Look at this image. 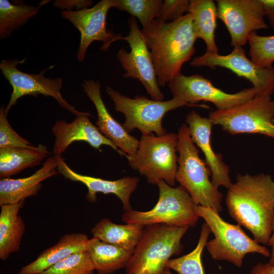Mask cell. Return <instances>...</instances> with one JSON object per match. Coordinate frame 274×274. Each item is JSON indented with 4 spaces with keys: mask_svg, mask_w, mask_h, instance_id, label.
Wrapping results in <instances>:
<instances>
[{
    "mask_svg": "<svg viewBox=\"0 0 274 274\" xmlns=\"http://www.w3.org/2000/svg\"><path fill=\"white\" fill-rule=\"evenodd\" d=\"M225 203L238 225L250 231L258 243L268 245L274 223V181L270 175L238 174L228 189Z\"/></svg>",
    "mask_w": 274,
    "mask_h": 274,
    "instance_id": "cell-1",
    "label": "cell"
},
{
    "mask_svg": "<svg viewBox=\"0 0 274 274\" xmlns=\"http://www.w3.org/2000/svg\"><path fill=\"white\" fill-rule=\"evenodd\" d=\"M141 32L149 49L157 83L164 87L181 75L183 65L195 53L196 37L191 15L170 22L154 19Z\"/></svg>",
    "mask_w": 274,
    "mask_h": 274,
    "instance_id": "cell-2",
    "label": "cell"
},
{
    "mask_svg": "<svg viewBox=\"0 0 274 274\" xmlns=\"http://www.w3.org/2000/svg\"><path fill=\"white\" fill-rule=\"evenodd\" d=\"M178 169L176 180L188 192L196 205L222 211L223 194L210 180L212 172L193 142L187 124L179 129Z\"/></svg>",
    "mask_w": 274,
    "mask_h": 274,
    "instance_id": "cell-3",
    "label": "cell"
},
{
    "mask_svg": "<svg viewBox=\"0 0 274 274\" xmlns=\"http://www.w3.org/2000/svg\"><path fill=\"white\" fill-rule=\"evenodd\" d=\"M188 226H146L125 268L127 274H165L170 257L183 250L181 239Z\"/></svg>",
    "mask_w": 274,
    "mask_h": 274,
    "instance_id": "cell-4",
    "label": "cell"
},
{
    "mask_svg": "<svg viewBox=\"0 0 274 274\" xmlns=\"http://www.w3.org/2000/svg\"><path fill=\"white\" fill-rule=\"evenodd\" d=\"M195 211L204 219L214 236L207 242L206 247L212 259L228 261L241 268L246 255L257 253L270 256V251L264 246L250 238L238 224L224 221L216 211L196 205Z\"/></svg>",
    "mask_w": 274,
    "mask_h": 274,
    "instance_id": "cell-5",
    "label": "cell"
},
{
    "mask_svg": "<svg viewBox=\"0 0 274 274\" xmlns=\"http://www.w3.org/2000/svg\"><path fill=\"white\" fill-rule=\"evenodd\" d=\"M178 134L173 132L162 136L142 135L135 155L125 157L130 166L145 176L149 183L157 184L162 180L174 187L178 169Z\"/></svg>",
    "mask_w": 274,
    "mask_h": 274,
    "instance_id": "cell-6",
    "label": "cell"
},
{
    "mask_svg": "<svg viewBox=\"0 0 274 274\" xmlns=\"http://www.w3.org/2000/svg\"><path fill=\"white\" fill-rule=\"evenodd\" d=\"M157 185L159 196L156 205L148 211L125 212L122 216L123 222L144 226L155 224L195 226L200 217L195 211L196 204L186 189L180 185L171 186L162 180Z\"/></svg>",
    "mask_w": 274,
    "mask_h": 274,
    "instance_id": "cell-7",
    "label": "cell"
},
{
    "mask_svg": "<svg viewBox=\"0 0 274 274\" xmlns=\"http://www.w3.org/2000/svg\"><path fill=\"white\" fill-rule=\"evenodd\" d=\"M105 91L113 101L115 110L124 114L125 120L123 126L128 133L137 128L142 135L152 132L158 136L165 135L167 132L162 126V120L165 114L180 107L193 106L174 97L163 101L138 95L131 98L109 86Z\"/></svg>",
    "mask_w": 274,
    "mask_h": 274,
    "instance_id": "cell-8",
    "label": "cell"
},
{
    "mask_svg": "<svg viewBox=\"0 0 274 274\" xmlns=\"http://www.w3.org/2000/svg\"><path fill=\"white\" fill-rule=\"evenodd\" d=\"M209 118L231 134L258 133L274 139V100L269 95L257 94L229 109L216 110Z\"/></svg>",
    "mask_w": 274,
    "mask_h": 274,
    "instance_id": "cell-9",
    "label": "cell"
},
{
    "mask_svg": "<svg viewBox=\"0 0 274 274\" xmlns=\"http://www.w3.org/2000/svg\"><path fill=\"white\" fill-rule=\"evenodd\" d=\"M25 59H3L0 63L2 73L13 89L9 101L5 108L7 115L20 98L26 95L37 96L38 94L52 97L59 106L76 116L85 113L78 111L63 98L60 93L62 86L61 78H51L44 76L46 71L52 66L42 71L40 74L25 73L17 67L18 64L23 63Z\"/></svg>",
    "mask_w": 274,
    "mask_h": 274,
    "instance_id": "cell-10",
    "label": "cell"
},
{
    "mask_svg": "<svg viewBox=\"0 0 274 274\" xmlns=\"http://www.w3.org/2000/svg\"><path fill=\"white\" fill-rule=\"evenodd\" d=\"M173 97L193 106L200 101L212 103L217 110H225L245 102L258 94L254 87L234 93H227L213 85L211 81L198 74L175 77L168 84Z\"/></svg>",
    "mask_w": 274,
    "mask_h": 274,
    "instance_id": "cell-11",
    "label": "cell"
},
{
    "mask_svg": "<svg viewBox=\"0 0 274 274\" xmlns=\"http://www.w3.org/2000/svg\"><path fill=\"white\" fill-rule=\"evenodd\" d=\"M128 26L129 32L123 37L122 40L127 42L130 50L128 52L122 48L116 54L118 61L125 71L123 77L138 79L152 99L163 100L164 95L157 83L150 51L134 17L129 19Z\"/></svg>",
    "mask_w": 274,
    "mask_h": 274,
    "instance_id": "cell-12",
    "label": "cell"
},
{
    "mask_svg": "<svg viewBox=\"0 0 274 274\" xmlns=\"http://www.w3.org/2000/svg\"><path fill=\"white\" fill-rule=\"evenodd\" d=\"M115 4V0H102L91 8L61 12L62 17L70 21L80 32L78 61L84 60L88 47L95 41L101 42L100 49L107 51L113 43L122 40L121 34H115L106 25L108 12L114 8Z\"/></svg>",
    "mask_w": 274,
    "mask_h": 274,
    "instance_id": "cell-13",
    "label": "cell"
},
{
    "mask_svg": "<svg viewBox=\"0 0 274 274\" xmlns=\"http://www.w3.org/2000/svg\"><path fill=\"white\" fill-rule=\"evenodd\" d=\"M194 67L217 66L230 70L239 77L249 80L258 91V94L271 96L274 91V67L257 66L246 55L242 46H236L227 55L206 52L194 58L190 63Z\"/></svg>",
    "mask_w": 274,
    "mask_h": 274,
    "instance_id": "cell-14",
    "label": "cell"
},
{
    "mask_svg": "<svg viewBox=\"0 0 274 274\" xmlns=\"http://www.w3.org/2000/svg\"><path fill=\"white\" fill-rule=\"evenodd\" d=\"M217 18L229 33L231 46H243L249 35L268 26L261 0H217Z\"/></svg>",
    "mask_w": 274,
    "mask_h": 274,
    "instance_id": "cell-15",
    "label": "cell"
},
{
    "mask_svg": "<svg viewBox=\"0 0 274 274\" xmlns=\"http://www.w3.org/2000/svg\"><path fill=\"white\" fill-rule=\"evenodd\" d=\"M91 116L89 113L85 112L77 116L70 123L63 120L55 122L52 128L55 136L52 153L55 156H61L71 144L77 141L86 142L96 150H99L102 145L109 146L120 155H127L92 123L89 118Z\"/></svg>",
    "mask_w": 274,
    "mask_h": 274,
    "instance_id": "cell-16",
    "label": "cell"
},
{
    "mask_svg": "<svg viewBox=\"0 0 274 274\" xmlns=\"http://www.w3.org/2000/svg\"><path fill=\"white\" fill-rule=\"evenodd\" d=\"M189 133L194 143L203 153L205 161L212 172V181L217 187L227 189L232 184L229 177V168L220 153H216L211 143L212 128L214 125L208 118L202 117L195 111L186 117Z\"/></svg>",
    "mask_w": 274,
    "mask_h": 274,
    "instance_id": "cell-17",
    "label": "cell"
},
{
    "mask_svg": "<svg viewBox=\"0 0 274 274\" xmlns=\"http://www.w3.org/2000/svg\"><path fill=\"white\" fill-rule=\"evenodd\" d=\"M57 164V172L65 179L83 184L88 189L86 194L87 201L91 203L97 201L96 194H113L121 201L125 212L131 209L130 197L135 190L139 179L137 177H125L111 181L78 174L71 169L61 156H54Z\"/></svg>",
    "mask_w": 274,
    "mask_h": 274,
    "instance_id": "cell-18",
    "label": "cell"
},
{
    "mask_svg": "<svg viewBox=\"0 0 274 274\" xmlns=\"http://www.w3.org/2000/svg\"><path fill=\"white\" fill-rule=\"evenodd\" d=\"M84 92L92 102L97 114L95 123L100 132L127 155H135L139 141L129 133L108 111L101 97V85L93 79L85 80L82 83Z\"/></svg>",
    "mask_w": 274,
    "mask_h": 274,
    "instance_id": "cell-19",
    "label": "cell"
},
{
    "mask_svg": "<svg viewBox=\"0 0 274 274\" xmlns=\"http://www.w3.org/2000/svg\"><path fill=\"white\" fill-rule=\"evenodd\" d=\"M55 156L50 157L43 166L31 176L22 178L1 179L0 206L15 204L26 198L36 195L40 190L42 182L57 174Z\"/></svg>",
    "mask_w": 274,
    "mask_h": 274,
    "instance_id": "cell-20",
    "label": "cell"
},
{
    "mask_svg": "<svg viewBox=\"0 0 274 274\" xmlns=\"http://www.w3.org/2000/svg\"><path fill=\"white\" fill-rule=\"evenodd\" d=\"M89 239L83 233L65 234L54 245L42 251L35 260L21 267L18 274H41L67 257L86 251Z\"/></svg>",
    "mask_w": 274,
    "mask_h": 274,
    "instance_id": "cell-21",
    "label": "cell"
},
{
    "mask_svg": "<svg viewBox=\"0 0 274 274\" xmlns=\"http://www.w3.org/2000/svg\"><path fill=\"white\" fill-rule=\"evenodd\" d=\"M25 200L18 203L1 206L0 259L7 260L13 253L19 251L25 232V225L19 215Z\"/></svg>",
    "mask_w": 274,
    "mask_h": 274,
    "instance_id": "cell-22",
    "label": "cell"
},
{
    "mask_svg": "<svg viewBox=\"0 0 274 274\" xmlns=\"http://www.w3.org/2000/svg\"><path fill=\"white\" fill-rule=\"evenodd\" d=\"M144 226L133 223L117 224L104 218L91 229L93 237L120 247L132 254L144 232Z\"/></svg>",
    "mask_w": 274,
    "mask_h": 274,
    "instance_id": "cell-23",
    "label": "cell"
},
{
    "mask_svg": "<svg viewBox=\"0 0 274 274\" xmlns=\"http://www.w3.org/2000/svg\"><path fill=\"white\" fill-rule=\"evenodd\" d=\"M188 13L191 16L196 37L204 41L206 52L219 53L215 41L218 18L215 2L212 0H191Z\"/></svg>",
    "mask_w": 274,
    "mask_h": 274,
    "instance_id": "cell-24",
    "label": "cell"
},
{
    "mask_svg": "<svg viewBox=\"0 0 274 274\" xmlns=\"http://www.w3.org/2000/svg\"><path fill=\"white\" fill-rule=\"evenodd\" d=\"M87 251L97 274H112L125 268L132 256L120 247L94 237L89 239Z\"/></svg>",
    "mask_w": 274,
    "mask_h": 274,
    "instance_id": "cell-25",
    "label": "cell"
},
{
    "mask_svg": "<svg viewBox=\"0 0 274 274\" xmlns=\"http://www.w3.org/2000/svg\"><path fill=\"white\" fill-rule=\"evenodd\" d=\"M49 152L47 148L40 150L5 147L0 148V178H7L28 167L41 163Z\"/></svg>",
    "mask_w": 274,
    "mask_h": 274,
    "instance_id": "cell-26",
    "label": "cell"
},
{
    "mask_svg": "<svg viewBox=\"0 0 274 274\" xmlns=\"http://www.w3.org/2000/svg\"><path fill=\"white\" fill-rule=\"evenodd\" d=\"M49 1H43L37 6L24 2L12 3L8 0L0 1V39L9 37L38 13L40 9Z\"/></svg>",
    "mask_w": 274,
    "mask_h": 274,
    "instance_id": "cell-27",
    "label": "cell"
},
{
    "mask_svg": "<svg viewBox=\"0 0 274 274\" xmlns=\"http://www.w3.org/2000/svg\"><path fill=\"white\" fill-rule=\"evenodd\" d=\"M211 232L209 226L206 222L203 223L195 248L187 254L169 260L166 268L175 271L178 274H205L201 255Z\"/></svg>",
    "mask_w": 274,
    "mask_h": 274,
    "instance_id": "cell-28",
    "label": "cell"
},
{
    "mask_svg": "<svg viewBox=\"0 0 274 274\" xmlns=\"http://www.w3.org/2000/svg\"><path fill=\"white\" fill-rule=\"evenodd\" d=\"M162 2V0H115L114 8L136 17L142 28H145L159 17Z\"/></svg>",
    "mask_w": 274,
    "mask_h": 274,
    "instance_id": "cell-29",
    "label": "cell"
},
{
    "mask_svg": "<svg viewBox=\"0 0 274 274\" xmlns=\"http://www.w3.org/2000/svg\"><path fill=\"white\" fill-rule=\"evenodd\" d=\"M248 43L251 60L259 67H272L274 62V35L262 36L254 31L249 35Z\"/></svg>",
    "mask_w": 274,
    "mask_h": 274,
    "instance_id": "cell-30",
    "label": "cell"
},
{
    "mask_svg": "<svg viewBox=\"0 0 274 274\" xmlns=\"http://www.w3.org/2000/svg\"><path fill=\"white\" fill-rule=\"evenodd\" d=\"M95 271L88 252L74 253L41 274H93Z\"/></svg>",
    "mask_w": 274,
    "mask_h": 274,
    "instance_id": "cell-31",
    "label": "cell"
},
{
    "mask_svg": "<svg viewBox=\"0 0 274 274\" xmlns=\"http://www.w3.org/2000/svg\"><path fill=\"white\" fill-rule=\"evenodd\" d=\"M18 147L40 150L46 148L41 144L35 146L20 136L11 127L7 118L4 106L0 109V148Z\"/></svg>",
    "mask_w": 274,
    "mask_h": 274,
    "instance_id": "cell-32",
    "label": "cell"
},
{
    "mask_svg": "<svg viewBox=\"0 0 274 274\" xmlns=\"http://www.w3.org/2000/svg\"><path fill=\"white\" fill-rule=\"evenodd\" d=\"M190 1L165 0L162 2L159 17L163 21H173L180 19L188 12Z\"/></svg>",
    "mask_w": 274,
    "mask_h": 274,
    "instance_id": "cell-33",
    "label": "cell"
},
{
    "mask_svg": "<svg viewBox=\"0 0 274 274\" xmlns=\"http://www.w3.org/2000/svg\"><path fill=\"white\" fill-rule=\"evenodd\" d=\"M92 4L93 1L90 0H57L54 2L53 5L62 11H72L74 7L76 10L89 8Z\"/></svg>",
    "mask_w": 274,
    "mask_h": 274,
    "instance_id": "cell-34",
    "label": "cell"
},
{
    "mask_svg": "<svg viewBox=\"0 0 274 274\" xmlns=\"http://www.w3.org/2000/svg\"><path fill=\"white\" fill-rule=\"evenodd\" d=\"M248 274H274V263L259 262L252 267Z\"/></svg>",
    "mask_w": 274,
    "mask_h": 274,
    "instance_id": "cell-35",
    "label": "cell"
},
{
    "mask_svg": "<svg viewBox=\"0 0 274 274\" xmlns=\"http://www.w3.org/2000/svg\"><path fill=\"white\" fill-rule=\"evenodd\" d=\"M264 16L268 20L271 28L274 30V0H261Z\"/></svg>",
    "mask_w": 274,
    "mask_h": 274,
    "instance_id": "cell-36",
    "label": "cell"
},
{
    "mask_svg": "<svg viewBox=\"0 0 274 274\" xmlns=\"http://www.w3.org/2000/svg\"><path fill=\"white\" fill-rule=\"evenodd\" d=\"M268 246L271 247V251L270 252V258L269 261L270 263H274V223L273 226V231L270 237Z\"/></svg>",
    "mask_w": 274,
    "mask_h": 274,
    "instance_id": "cell-37",
    "label": "cell"
},
{
    "mask_svg": "<svg viewBox=\"0 0 274 274\" xmlns=\"http://www.w3.org/2000/svg\"><path fill=\"white\" fill-rule=\"evenodd\" d=\"M165 274H172L169 269H167Z\"/></svg>",
    "mask_w": 274,
    "mask_h": 274,
    "instance_id": "cell-38",
    "label": "cell"
},
{
    "mask_svg": "<svg viewBox=\"0 0 274 274\" xmlns=\"http://www.w3.org/2000/svg\"><path fill=\"white\" fill-rule=\"evenodd\" d=\"M273 122H274V121H273Z\"/></svg>",
    "mask_w": 274,
    "mask_h": 274,
    "instance_id": "cell-39",
    "label": "cell"
}]
</instances>
